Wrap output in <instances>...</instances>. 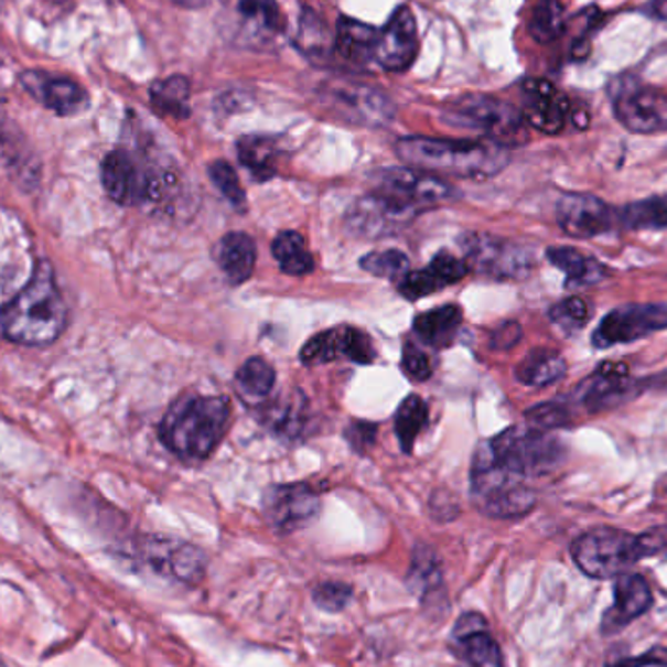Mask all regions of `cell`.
<instances>
[{"mask_svg":"<svg viewBox=\"0 0 667 667\" xmlns=\"http://www.w3.org/2000/svg\"><path fill=\"white\" fill-rule=\"evenodd\" d=\"M67 324V303L50 262L35 263L32 278L0 311L2 336L20 346H47Z\"/></svg>","mask_w":667,"mask_h":667,"instance_id":"1","label":"cell"},{"mask_svg":"<svg viewBox=\"0 0 667 667\" xmlns=\"http://www.w3.org/2000/svg\"><path fill=\"white\" fill-rule=\"evenodd\" d=\"M400 161L412 169L430 174L488 180L506 169L509 162L507 147L486 141L463 139H433V137H405L398 141Z\"/></svg>","mask_w":667,"mask_h":667,"instance_id":"2","label":"cell"},{"mask_svg":"<svg viewBox=\"0 0 667 667\" xmlns=\"http://www.w3.org/2000/svg\"><path fill=\"white\" fill-rule=\"evenodd\" d=\"M228 420V398L187 395L170 406L159 435L170 453L186 461H202L212 455L225 438Z\"/></svg>","mask_w":667,"mask_h":667,"instance_id":"3","label":"cell"},{"mask_svg":"<svg viewBox=\"0 0 667 667\" xmlns=\"http://www.w3.org/2000/svg\"><path fill=\"white\" fill-rule=\"evenodd\" d=\"M666 549L667 527H656L641 535L598 527L575 539L572 558L583 574L595 580H609L625 574L638 560Z\"/></svg>","mask_w":667,"mask_h":667,"instance_id":"4","label":"cell"},{"mask_svg":"<svg viewBox=\"0 0 667 667\" xmlns=\"http://www.w3.org/2000/svg\"><path fill=\"white\" fill-rule=\"evenodd\" d=\"M471 496L474 506L492 519L527 516L537 504V494L525 484V478L498 465L484 441L474 451Z\"/></svg>","mask_w":667,"mask_h":667,"instance_id":"5","label":"cell"},{"mask_svg":"<svg viewBox=\"0 0 667 667\" xmlns=\"http://www.w3.org/2000/svg\"><path fill=\"white\" fill-rule=\"evenodd\" d=\"M494 461L521 478L545 476L564 461L562 443L549 431L537 428H507L496 438L484 441Z\"/></svg>","mask_w":667,"mask_h":667,"instance_id":"6","label":"cell"},{"mask_svg":"<svg viewBox=\"0 0 667 667\" xmlns=\"http://www.w3.org/2000/svg\"><path fill=\"white\" fill-rule=\"evenodd\" d=\"M443 119L449 126L481 131L491 141L507 149L527 141L524 114L512 104L488 94H466L449 106Z\"/></svg>","mask_w":667,"mask_h":667,"instance_id":"7","label":"cell"},{"mask_svg":"<svg viewBox=\"0 0 667 667\" xmlns=\"http://www.w3.org/2000/svg\"><path fill=\"white\" fill-rule=\"evenodd\" d=\"M133 555L152 574L182 585H197L205 578L207 558L200 547L161 535L141 537Z\"/></svg>","mask_w":667,"mask_h":667,"instance_id":"8","label":"cell"},{"mask_svg":"<svg viewBox=\"0 0 667 667\" xmlns=\"http://www.w3.org/2000/svg\"><path fill=\"white\" fill-rule=\"evenodd\" d=\"M613 111L621 126L633 133L652 136L667 131V93L623 76L611 86Z\"/></svg>","mask_w":667,"mask_h":667,"instance_id":"9","label":"cell"},{"mask_svg":"<svg viewBox=\"0 0 667 667\" xmlns=\"http://www.w3.org/2000/svg\"><path fill=\"white\" fill-rule=\"evenodd\" d=\"M324 104L352 123L383 127L395 118V104L375 86L352 78H330L319 88Z\"/></svg>","mask_w":667,"mask_h":667,"instance_id":"10","label":"cell"},{"mask_svg":"<svg viewBox=\"0 0 667 667\" xmlns=\"http://www.w3.org/2000/svg\"><path fill=\"white\" fill-rule=\"evenodd\" d=\"M373 180L377 184V192L390 195L398 202L408 203L418 212H423L433 205H441V203L455 202L456 197L461 195V192H456L455 186H451L440 176L412 169V166L383 169L375 172Z\"/></svg>","mask_w":667,"mask_h":667,"instance_id":"11","label":"cell"},{"mask_svg":"<svg viewBox=\"0 0 667 667\" xmlns=\"http://www.w3.org/2000/svg\"><path fill=\"white\" fill-rule=\"evenodd\" d=\"M466 266L496 279H521L531 273L532 256L524 246L488 235L463 238Z\"/></svg>","mask_w":667,"mask_h":667,"instance_id":"12","label":"cell"},{"mask_svg":"<svg viewBox=\"0 0 667 667\" xmlns=\"http://www.w3.org/2000/svg\"><path fill=\"white\" fill-rule=\"evenodd\" d=\"M408 203L398 202L387 194L364 195L347 209L346 227L354 237L380 238L395 235L408 227L418 215Z\"/></svg>","mask_w":667,"mask_h":667,"instance_id":"13","label":"cell"},{"mask_svg":"<svg viewBox=\"0 0 667 667\" xmlns=\"http://www.w3.org/2000/svg\"><path fill=\"white\" fill-rule=\"evenodd\" d=\"M263 516L271 529L279 535L303 529L321 512V498L313 486L303 482L273 484L263 492Z\"/></svg>","mask_w":667,"mask_h":667,"instance_id":"14","label":"cell"},{"mask_svg":"<svg viewBox=\"0 0 667 667\" xmlns=\"http://www.w3.org/2000/svg\"><path fill=\"white\" fill-rule=\"evenodd\" d=\"M667 329V304L644 303L618 306L600 322L592 336L598 349L628 344Z\"/></svg>","mask_w":667,"mask_h":667,"instance_id":"15","label":"cell"},{"mask_svg":"<svg viewBox=\"0 0 667 667\" xmlns=\"http://www.w3.org/2000/svg\"><path fill=\"white\" fill-rule=\"evenodd\" d=\"M375 347L365 332L349 326L326 330L316 334L301 347V362L306 365L329 364L334 359L346 357L359 365L375 362Z\"/></svg>","mask_w":667,"mask_h":667,"instance_id":"16","label":"cell"},{"mask_svg":"<svg viewBox=\"0 0 667 667\" xmlns=\"http://www.w3.org/2000/svg\"><path fill=\"white\" fill-rule=\"evenodd\" d=\"M557 219L568 237L592 238L615 227L617 213L595 195L567 194L558 202Z\"/></svg>","mask_w":667,"mask_h":667,"instance_id":"17","label":"cell"},{"mask_svg":"<svg viewBox=\"0 0 667 667\" xmlns=\"http://www.w3.org/2000/svg\"><path fill=\"white\" fill-rule=\"evenodd\" d=\"M418 28L412 10L398 7L387 25L377 35L375 61L390 73L406 71L418 55Z\"/></svg>","mask_w":667,"mask_h":667,"instance_id":"18","label":"cell"},{"mask_svg":"<svg viewBox=\"0 0 667 667\" xmlns=\"http://www.w3.org/2000/svg\"><path fill=\"white\" fill-rule=\"evenodd\" d=\"M525 123L547 136H557L567 126L570 101L567 94L542 78H527L521 85Z\"/></svg>","mask_w":667,"mask_h":667,"instance_id":"19","label":"cell"},{"mask_svg":"<svg viewBox=\"0 0 667 667\" xmlns=\"http://www.w3.org/2000/svg\"><path fill=\"white\" fill-rule=\"evenodd\" d=\"M641 392L638 383L626 377V365L601 364L593 377L583 380L574 390V400L585 406L588 412L598 415L626 402L628 398Z\"/></svg>","mask_w":667,"mask_h":667,"instance_id":"20","label":"cell"},{"mask_svg":"<svg viewBox=\"0 0 667 667\" xmlns=\"http://www.w3.org/2000/svg\"><path fill=\"white\" fill-rule=\"evenodd\" d=\"M451 646L456 658L471 667H506L504 654L488 631L486 618L478 613L461 615L451 633Z\"/></svg>","mask_w":667,"mask_h":667,"instance_id":"21","label":"cell"},{"mask_svg":"<svg viewBox=\"0 0 667 667\" xmlns=\"http://www.w3.org/2000/svg\"><path fill=\"white\" fill-rule=\"evenodd\" d=\"M20 80L25 93L32 94L47 110L55 111L63 118L85 111L90 104L85 88L65 76H53L43 71H25Z\"/></svg>","mask_w":667,"mask_h":667,"instance_id":"22","label":"cell"},{"mask_svg":"<svg viewBox=\"0 0 667 667\" xmlns=\"http://www.w3.org/2000/svg\"><path fill=\"white\" fill-rule=\"evenodd\" d=\"M654 603L648 580L641 574H621L615 583V603L603 617V634L618 633L634 618L643 617Z\"/></svg>","mask_w":667,"mask_h":667,"instance_id":"23","label":"cell"},{"mask_svg":"<svg viewBox=\"0 0 667 667\" xmlns=\"http://www.w3.org/2000/svg\"><path fill=\"white\" fill-rule=\"evenodd\" d=\"M469 271H471V268L466 266L465 260L455 258L453 254L440 252L431 260L428 268L408 271L405 278L398 281V291L406 299L416 301V299L431 295V293L448 288V286H453L456 281L465 278Z\"/></svg>","mask_w":667,"mask_h":667,"instance_id":"24","label":"cell"},{"mask_svg":"<svg viewBox=\"0 0 667 667\" xmlns=\"http://www.w3.org/2000/svg\"><path fill=\"white\" fill-rule=\"evenodd\" d=\"M101 186L119 205L143 203V169L126 151H111L101 162Z\"/></svg>","mask_w":667,"mask_h":667,"instance_id":"25","label":"cell"},{"mask_svg":"<svg viewBox=\"0 0 667 667\" xmlns=\"http://www.w3.org/2000/svg\"><path fill=\"white\" fill-rule=\"evenodd\" d=\"M406 583L410 592L416 593L422 600L426 607L435 609L433 605H443L448 609L445 601V582L441 572V562L438 555L430 549L418 545L412 552L410 570L406 575Z\"/></svg>","mask_w":667,"mask_h":667,"instance_id":"26","label":"cell"},{"mask_svg":"<svg viewBox=\"0 0 667 667\" xmlns=\"http://www.w3.org/2000/svg\"><path fill=\"white\" fill-rule=\"evenodd\" d=\"M379 32L372 25L340 18L336 32H334V55L346 61L352 67H365L369 61L375 60V45Z\"/></svg>","mask_w":667,"mask_h":667,"instance_id":"27","label":"cell"},{"mask_svg":"<svg viewBox=\"0 0 667 667\" xmlns=\"http://www.w3.org/2000/svg\"><path fill=\"white\" fill-rule=\"evenodd\" d=\"M215 258L219 263L220 271L225 273L228 283L240 286L252 276L256 266V245L252 237L246 233H228L220 238L219 246L215 250Z\"/></svg>","mask_w":667,"mask_h":667,"instance_id":"28","label":"cell"},{"mask_svg":"<svg viewBox=\"0 0 667 667\" xmlns=\"http://www.w3.org/2000/svg\"><path fill=\"white\" fill-rule=\"evenodd\" d=\"M461 322H463V313L456 304L438 306L416 316V336L422 340L423 344L441 349L453 344Z\"/></svg>","mask_w":667,"mask_h":667,"instance_id":"29","label":"cell"},{"mask_svg":"<svg viewBox=\"0 0 667 667\" xmlns=\"http://www.w3.org/2000/svg\"><path fill=\"white\" fill-rule=\"evenodd\" d=\"M547 258L550 263L567 273L568 286H595L609 276V270L603 263L590 256H583L580 250L570 246H552L547 250Z\"/></svg>","mask_w":667,"mask_h":667,"instance_id":"30","label":"cell"},{"mask_svg":"<svg viewBox=\"0 0 667 667\" xmlns=\"http://www.w3.org/2000/svg\"><path fill=\"white\" fill-rule=\"evenodd\" d=\"M237 17L240 28L256 42L270 40L283 28V17L276 0H238Z\"/></svg>","mask_w":667,"mask_h":667,"instance_id":"31","label":"cell"},{"mask_svg":"<svg viewBox=\"0 0 667 667\" xmlns=\"http://www.w3.org/2000/svg\"><path fill=\"white\" fill-rule=\"evenodd\" d=\"M295 42L304 57L316 65H322L334 55V34L314 10L304 9L301 12Z\"/></svg>","mask_w":667,"mask_h":667,"instance_id":"32","label":"cell"},{"mask_svg":"<svg viewBox=\"0 0 667 667\" xmlns=\"http://www.w3.org/2000/svg\"><path fill=\"white\" fill-rule=\"evenodd\" d=\"M564 375H567L564 357L547 347L532 349L531 354L525 355L516 369L517 380L527 387H549Z\"/></svg>","mask_w":667,"mask_h":667,"instance_id":"33","label":"cell"},{"mask_svg":"<svg viewBox=\"0 0 667 667\" xmlns=\"http://www.w3.org/2000/svg\"><path fill=\"white\" fill-rule=\"evenodd\" d=\"M151 104L162 116L184 119L190 116V80L186 76L172 75L151 86Z\"/></svg>","mask_w":667,"mask_h":667,"instance_id":"34","label":"cell"},{"mask_svg":"<svg viewBox=\"0 0 667 667\" xmlns=\"http://www.w3.org/2000/svg\"><path fill=\"white\" fill-rule=\"evenodd\" d=\"M238 159L254 177L270 180L276 174L278 147L270 137L246 136L238 139Z\"/></svg>","mask_w":667,"mask_h":667,"instance_id":"35","label":"cell"},{"mask_svg":"<svg viewBox=\"0 0 667 667\" xmlns=\"http://www.w3.org/2000/svg\"><path fill=\"white\" fill-rule=\"evenodd\" d=\"M271 254L281 271L289 276H304L314 270L313 254L304 245V238L295 230H283L271 243Z\"/></svg>","mask_w":667,"mask_h":667,"instance_id":"36","label":"cell"},{"mask_svg":"<svg viewBox=\"0 0 667 667\" xmlns=\"http://www.w3.org/2000/svg\"><path fill=\"white\" fill-rule=\"evenodd\" d=\"M428 420H430L428 405L423 402L422 397L408 395L400 402L397 416H395V433H397L398 443L405 453H412L416 440L428 426Z\"/></svg>","mask_w":667,"mask_h":667,"instance_id":"37","label":"cell"},{"mask_svg":"<svg viewBox=\"0 0 667 667\" xmlns=\"http://www.w3.org/2000/svg\"><path fill=\"white\" fill-rule=\"evenodd\" d=\"M567 30V10L560 0H541L532 9L529 34L537 43L557 42Z\"/></svg>","mask_w":667,"mask_h":667,"instance_id":"38","label":"cell"},{"mask_svg":"<svg viewBox=\"0 0 667 667\" xmlns=\"http://www.w3.org/2000/svg\"><path fill=\"white\" fill-rule=\"evenodd\" d=\"M617 217L623 227L633 230H659L667 227V202L661 197H648L643 202L628 203Z\"/></svg>","mask_w":667,"mask_h":667,"instance_id":"39","label":"cell"},{"mask_svg":"<svg viewBox=\"0 0 667 667\" xmlns=\"http://www.w3.org/2000/svg\"><path fill=\"white\" fill-rule=\"evenodd\" d=\"M276 385V369L262 357H250L237 372V389L245 398L260 400L270 397Z\"/></svg>","mask_w":667,"mask_h":667,"instance_id":"40","label":"cell"},{"mask_svg":"<svg viewBox=\"0 0 667 667\" xmlns=\"http://www.w3.org/2000/svg\"><path fill=\"white\" fill-rule=\"evenodd\" d=\"M304 398L301 395L295 397H283L278 405L270 406V426L276 431H281L283 435L293 438L304 426Z\"/></svg>","mask_w":667,"mask_h":667,"instance_id":"41","label":"cell"},{"mask_svg":"<svg viewBox=\"0 0 667 667\" xmlns=\"http://www.w3.org/2000/svg\"><path fill=\"white\" fill-rule=\"evenodd\" d=\"M359 266L375 278L392 279V281H400L410 271V262L406 254L400 250L369 252L362 258Z\"/></svg>","mask_w":667,"mask_h":667,"instance_id":"42","label":"cell"},{"mask_svg":"<svg viewBox=\"0 0 667 667\" xmlns=\"http://www.w3.org/2000/svg\"><path fill=\"white\" fill-rule=\"evenodd\" d=\"M590 316H592V309L582 297H570L550 309V321L568 334L582 330L590 321Z\"/></svg>","mask_w":667,"mask_h":667,"instance_id":"43","label":"cell"},{"mask_svg":"<svg viewBox=\"0 0 667 667\" xmlns=\"http://www.w3.org/2000/svg\"><path fill=\"white\" fill-rule=\"evenodd\" d=\"M207 172L212 177L213 186L219 190L223 197L238 209H243L246 205V194L240 186L237 170L233 169L227 161H215L209 164Z\"/></svg>","mask_w":667,"mask_h":667,"instance_id":"44","label":"cell"},{"mask_svg":"<svg viewBox=\"0 0 667 667\" xmlns=\"http://www.w3.org/2000/svg\"><path fill=\"white\" fill-rule=\"evenodd\" d=\"M352 595H354L352 585H347V583L324 582L314 588L313 601L316 607L326 613H340L347 607Z\"/></svg>","mask_w":667,"mask_h":667,"instance_id":"45","label":"cell"},{"mask_svg":"<svg viewBox=\"0 0 667 667\" xmlns=\"http://www.w3.org/2000/svg\"><path fill=\"white\" fill-rule=\"evenodd\" d=\"M525 418L531 428L550 431L567 426L570 422V412H568L567 406L558 405V402H545V405L529 408Z\"/></svg>","mask_w":667,"mask_h":667,"instance_id":"46","label":"cell"},{"mask_svg":"<svg viewBox=\"0 0 667 667\" xmlns=\"http://www.w3.org/2000/svg\"><path fill=\"white\" fill-rule=\"evenodd\" d=\"M402 369L410 379L415 380H428L433 373L431 367L430 357L428 354H423L420 347L415 344H406L405 352H402Z\"/></svg>","mask_w":667,"mask_h":667,"instance_id":"47","label":"cell"},{"mask_svg":"<svg viewBox=\"0 0 667 667\" xmlns=\"http://www.w3.org/2000/svg\"><path fill=\"white\" fill-rule=\"evenodd\" d=\"M377 428L373 423L354 422L347 426L346 438L357 453H365L375 443Z\"/></svg>","mask_w":667,"mask_h":667,"instance_id":"48","label":"cell"},{"mask_svg":"<svg viewBox=\"0 0 667 667\" xmlns=\"http://www.w3.org/2000/svg\"><path fill=\"white\" fill-rule=\"evenodd\" d=\"M644 666H659L667 667V650L661 646H656L652 650L644 652L641 658H623L613 664H607L605 667H644Z\"/></svg>","mask_w":667,"mask_h":667,"instance_id":"49","label":"cell"},{"mask_svg":"<svg viewBox=\"0 0 667 667\" xmlns=\"http://www.w3.org/2000/svg\"><path fill=\"white\" fill-rule=\"evenodd\" d=\"M521 326L517 322H506L492 334L491 346L494 349H509L521 340Z\"/></svg>","mask_w":667,"mask_h":667,"instance_id":"50","label":"cell"},{"mask_svg":"<svg viewBox=\"0 0 667 667\" xmlns=\"http://www.w3.org/2000/svg\"><path fill=\"white\" fill-rule=\"evenodd\" d=\"M170 2H174L176 7H182V9H203V7H207L212 0H170Z\"/></svg>","mask_w":667,"mask_h":667,"instance_id":"51","label":"cell"},{"mask_svg":"<svg viewBox=\"0 0 667 667\" xmlns=\"http://www.w3.org/2000/svg\"><path fill=\"white\" fill-rule=\"evenodd\" d=\"M652 10H654V17L667 20V0H652Z\"/></svg>","mask_w":667,"mask_h":667,"instance_id":"52","label":"cell"}]
</instances>
